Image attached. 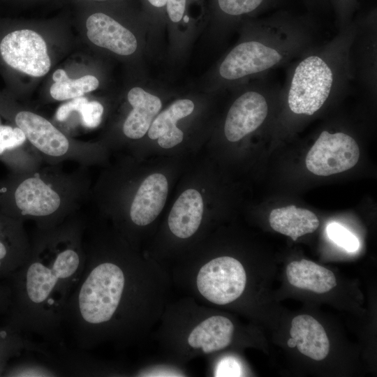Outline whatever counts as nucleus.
<instances>
[{
	"instance_id": "f257e3e1",
	"label": "nucleus",
	"mask_w": 377,
	"mask_h": 377,
	"mask_svg": "<svg viewBox=\"0 0 377 377\" xmlns=\"http://www.w3.org/2000/svg\"><path fill=\"white\" fill-rule=\"evenodd\" d=\"M79 235L76 228H65L36 241L27 260L6 280L11 303L3 325L61 346L64 309L86 260Z\"/></svg>"
},
{
	"instance_id": "f03ea898",
	"label": "nucleus",
	"mask_w": 377,
	"mask_h": 377,
	"mask_svg": "<svg viewBox=\"0 0 377 377\" xmlns=\"http://www.w3.org/2000/svg\"><path fill=\"white\" fill-rule=\"evenodd\" d=\"M105 258L98 251L86 253L82 277L64 312L63 325L80 350L125 332L131 295L130 267Z\"/></svg>"
},
{
	"instance_id": "7ed1b4c3",
	"label": "nucleus",
	"mask_w": 377,
	"mask_h": 377,
	"mask_svg": "<svg viewBox=\"0 0 377 377\" xmlns=\"http://www.w3.org/2000/svg\"><path fill=\"white\" fill-rule=\"evenodd\" d=\"M332 82V72L321 58L304 59L296 67L292 79L288 97L290 110L312 115L327 99Z\"/></svg>"
},
{
	"instance_id": "20e7f679",
	"label": "nucleus",
	"mask_w": 377,
	"mask_h": 377,
	"mask_svg": "<svg viewBox=\"0 0 377 377\" xmlns=\"http://www.w3.org/2000/svg\"><path fill=\"white\" fill-rule=\"evenodd\" d=\"M0 190L2 212L20 221V217H47L59 207V195L39 177H29L15 186Z\"/></svg>"
},
{
	"instance_id": "39448f33",
	"label": "nucleus",
	"mask_w": 377,
	"mask_h": 377,
	"mask_svg": "<svg viewBox=\"0 0 377 377\" xmlns=\"http://www.w3.org/2000/svg\"><path fill=\"white\" fill-rule=\"evenodd\" d=\"M246 275L242 263L230 256L212 259L199 270L196 279L200 293L208 301L225 305L243 293Z\"/></svg>"
},
{
	"instance_id": "423d86ee",
	"label": "nucleus",
	"mask_w": 377,
	"mask_h": 377,
	"mask_svg": "<svg viewBox=\"0 0 377 377\" xmlns=\"http://www.w3.org/2000/svg\"><path fill=\"white\" fill-rule=\"evenodd\" d=\"M359 147L343 133H321L306 157V166L312 173L329 176L352 168L358 161Z\"/></svg>"
},
{
	"instance_id": "0eeeda50",
	"label": "nucleus",
	"mask_w": 377,
	"mask_h": 377,
	"mask_svg": "<svg viewBox=\"0 0 377 377\" xmlns=\"http://www.w3.org/2000/svg\"><path fill=\"white\" fill-rule=\"evenodd\" d=\"M0 53L8 66L34 77L43 76L50 68L46 43L32 30H17L7 34L0 43Z\"/></svg>"
},
{
	"instance_id": "6e6552de",
	"label": "nucleus",
	"mask_w": 377,
	"mask_h": 377,
	"mask_svg": "<svg viewBox=\"0 0 377 377\" xmlns=\"http://www.w3.org/2000/svg\"><path fill=\"white\" fill-rule=\"evenodd\" d=\"M281 59L276 50L260 42H244L229 52L220 66L219 73L225 79L236 80L267 70Z\"/></svg>"
},
{
	"instance_id": "1a4fd4ad",
	"label": "nucleus",
	"mask_w": 377,
	"mask_h": 377,
	"mask_svg": "<svg viewBox=\"0 0 377 377\" xmlns=\"http://www.w3.org/2000/svg\"><path fill=\"white\" fill-rule=\"evenodd\" d=\"M267 103L260 94L248 91L240 96L230 107L224 126L230 142H237L257 129L265 119Z\"/></svg>"
},
{
	"instance_id": "9d476101",
	"label": "nucleus",
	"mask_w": 377,
	"mask_h": 377,
	"mask_svg": "<svg viewBox=\"0 0 377 377\" xmlns=\"http://www.w3.org/2000/svg\"><path fill=\"white\" fill-rule=\"evenodd\" d=\"M30 251L20 221L0 211V281L7 280L21 267Z\"/></svg>"
},
{
	"instance_id": "9b49d317",
	"label": "nucleus",
	"mask_w": 377,
	"mask_h": 377,
	"mask_svg": "<svg viewBox=\"0 0 377 377\" xmlns=\"http://www.w3.org/2000/svg\"><path fill=\"white\" fill-rule=\"evenodd\" d=\"M88 38L95 45L120 55H129L137 49L135 36L115 20L103 13H95L87 19Z\"/></svg>"
},
{
	"instance_id": "f8f14e48",
	"label": "nucleus",
	"mask_w": 377,
	"mask_h": 377,
	"mask_svg": "<svg viewBox=\"0 0 377 377\" xmlns=\"http://www.w3.org/2000/svg\"><path fill=\"white\" fill-rule=\"evenodd\" d=\"M15 122L27 139L44 154L59 156L68 151V139L44 117L29 111H21L15 115Z\"/></svg>"
},
{
	"instance_id": "ddd939ff",
	"label": "nucleus",
	"mask_w": 377,
	"mask_h": 377,
	"mask_svg": "<svg viewBox=\"0 0 377 377\" xmlns=\"http://www.w3.org/2000/svg\"><path fill=\"white\" fill-rule=\"evenodd\" d=\"M166 177L160 173L148 176L140 184L132 202L130 217L133 223L145 226L151 223L162 211L167 198Z\"/></svg>"
},
{
	"instance_id": "4468645a",
	"label": "nucleus",
	"mask_w": 377,
	"mask_h": 377,
	"mask_svg": "<svg viewBox=\"0 0 377 377\" xmlns=\"http://www.w3.org/2000/svg\"><path fill=\"white\" fill-rule=\"evenodd\" d=\"M290 348L297 347L303 355L316 361L325 358L330 351V341L322 325L309 315H299L291 322Z\"/></svg>"
},
{
	"instance_id": "2eb2a0df",
	"label": "nucleus",
	"mask_w": 377,
	"mask_h": 377,
	"mask_svg": "<svg viewBox=\"0 0 377 377\" xmlns=\"http://www.w3.org/2000/svg\"><path fill=\"white\" fill-rule=\"evenodd\" d=\"M203 200L193 188L184 191L175 201L168 216L170 231L177 237L188 238L198 229L203 214Z\"/></svg>"
},
{
	"instance_id": "dca6fc26",
	"label": "nucleus",
	"mask_w": 377,
	"mask_h": 377,
	"mask_svg": "<svg viewBox=\"0 0 377 377\" xmlns=\"http://www.w3.org/2000/svg\"><path fill=\"white\" fill-rule=\"evenodd\" d=\"M127 98L133 110L124 121L123 131L129 138L139 139L148 131L161 108V101L158 97L139 87L132 88Z\"/></svg>"
},
{
	"instance_id": "f3484780",
	"label": "nucleus",
	"mask_w": 377,
	"mask_h": 377,
	"mask_svg": "<svg viewBox=\"0 0 377 377\" xmlns=\"http://www.w3.org/2000/svg\"><path fill=\"white\" fill-rule=\"evenodd\" d=\"M194 110V103L189 99L175 101L166 110L161 112L152 121L148 136L151 140H158L162 148H172L183 140L184 133L176 124L178 120L188 116Z\"/></svg>"
},
{
	"instance_id": "a211bd4d",
	"label": "nucleus",
	"mask_w": 377,
	"mask_h": 377,
	"mask_svg": "<svg viewBox=\"0 0 377 377\" xmlns=\"http://www.w3.org/2000/svg\"><path fill=\"white\" fill-rule=\"evenodd\" d=\"M233 332L234 325L230 319L214 316L194 327L188 337V343L191 348H201L205 353H210L229 346Z\"/></svg>"
},
{
	"instance_id": "6ab92c4d",
	"label": "nucleus",
	"mask_w": 377,
	"mask_h": 377,
	"mask_svg": "<svg viewBox=\"0 0 377 377\" xmlns=\"http://www.w3.org/2000/svg\"><path fill=\"white\" fill-rule=\"evenodd\" d=\"M286 273L290 285L319 294L330 291L337 285L332 271L305 259L290 263Z\"/></svg>"
},
{
	"instance_id": "aec40b11",
	"label": "nucleus",
	"mask_w": 377,
	"mask_h": 377,
	"mask_svg": "<svg viewBox=\"0 0 377 377\" xmlns=\"http://www.w3.org/2000/svg\"><path fill=\"white\" fill-rule=\"evenodd\" d=\"M272 228L295 241L299 237L314 232L319 220L312 212L290 205L272 210L269 216Z\"/></svg>"
},
{
	"instance_id": "412c9836",
	"label": "nucleus",
	"mask_w": 377,
	"mask_h": 377,
	"mask_svg": "<svg viewBox=\"0 0 377 377\" xmlns=\"http://www.w3.org/2000/svg\"><path fill=\"white\" fill-rule=\"evenodd\" d=\"M54 83L50 87L52 97L57 101H64L80 97L98 88L99 82L93 75H84L77 79L69 78L65 71L57 70L52 75Z\"/></svg>"
},
{
	"instance_id": "4be33fe9",
	"label": "nucleus",
	"mask_w": 377,
	"mask_h": 377,
	"mask_svg": "<svg viewBox=\"0 0 377 377\" xmlns=\"http://www.w3.org/2000/svg\"><path fill=\"white\" fill-rule=\"evenodd\" d=\"M65 376L64 371L52 358L42 360L24 358L9 362L3 376L5 377H55Z\"/></svg>"
},
{
	"instance_id": "5701e85b",
	"label": "nucleus",
	"mask_w": 377,
	"mask_h": 377,
	"mask_svg": "<svg viewBox=\"0 0 377 377\" xmlns=\"http://www.w3.org/2000/svg\"><path fill=\"white\" fill-rule=\"evenodd\" d=\"M46 346L45 343L31 341L6 325L0 326V357L8 356L13 360L23 352L45 354L47 351Z\"/></svg>"
},
{
	"instance_id": "b1692460",
	"label": "nucleus",
	"mask_w": 377,
	"mask_h": 377,
	"mask_svg": "<svg viewBox=\"0 0 377 377\" xmlns=\"http://www.w3.org/2000/svg\"><path fill=\"white\" fill-rule=\"evenodd\" d=\"M327 234L337 245L348 252H355L360 246L358 239L342 225L332 222L327 225Z\"/></svg>"
},
{
	"instance_id": "393cba45",
	"label": "nucleus",
	"mask_w": 377,
	"mask_h": 377,
	"mask_svg": "<svg viewBox=\"0 0 377 377\" xmlns=\"http://www.w3.org/2000/svg\"><path fill=\"white\" fill-rule=\"evenodd\" d=\"M263 0H218L219 7L227 14L238 15L251 12Z\"/></svg>"
},
{
	"instance_id": "a878e982",
	"label": "nucleus",
	"mask_w": 377,
	"mask_h": 377,
	"mask_svg": "<svg viewBox=\"0 0 377 377\" xmlns=\"http://www.w3.org/2000/svg\"><path fill=\"white\" fill-rule=\"evenodd\" d=\"M79 112L82 124L87 128H94L101 121L103 107L98 101H87L82 105Z\"/></svg>"
},
{
	"instance_id": "bb28decb",
	"label": "nucleus",
	"mask_w": 377,
	"mask_h": 377,
	"mask_svg": "<svg viewBox=\"0 0 377 377\" xmlns=\"http://www.w3.org/2000/svg\"><path fill=\"white\" fill-rule=\"evenodd\" d=\"M216 376H239L242 370L239 364L233 358L228 357L222 360L217 366L215 374Z\"/></svg>"
},
{
	"instance_id": "cd10ccee",
	"label": "nucleus",
	"mask_w": 377,
	"mask_h": 377,
	"mask_svg": "<svg viewBox=\"0 0 377 377\" xmlns=\"http://www.w3.org/2000/svg\"><path fill=\"white\" fill-rule=\"evenodd\" d=\"M87 101L86 98L80 96L73 98L71 101L61 105L57 110V119L60 121L66 120L73 111L79 112L82 105Z\"/></svg>"
},
{
	"instance_id": "c85d7f7f",
	"label": "nucleus",
	"mask_w": 377,
	"mask_h": 377,
	"mask_svg": "<svg viewBox=\"0 0 377 377\" xmlns=\"http://www.w3.org/2000/svg\"><path fill=\"white\" fill-rule=\"evenodd\" d=\"M185 5L186 0H167L166 10L172 22H178L182 19Z\"/></svg>"
},
{
	"instance_id": "c756f323",
	"label": "nucleus",
	"mask_w": 377,
	"mask_h": 377,
	"mask_svg": "<svg viewBox=\"0 0 377 377\" xmlns=\"http://www.w3.org/2000/svg\"><path fill=\"white\" fill-rule=\"evenodd\" d=\"M11 303V291L8 283L0 281V317L6 316Z\"/></svg>"
},
{
	"instance_id": "7c9ffc66",
	"label": "nucleus",
	"mask_w": 377,
	"mask_h": 377,
	"mask_svg": "<svg viewBox=\"0 0 377 377\" xmlns=\"http://www.w3.org/2000/svg\"><path fill=\"white\" fill-rule=\"evenodd\" d=\"M12 360V358L8 356L0 357V376H3L6 368Z\"/></svg>"
},
{
	"instance_id": "2f4dec72",
	"label": "nucleus",
	"mask_w": 377,
	"mask_h": 377,
	"mask_svg": "<svg viewBox=\"0 0 377 377\" xmlns=\"http://www.w3.org/2000/svg\"><path fill=\"white\" fill-rule=\"evenodd\" d=\"M148 1L151 5L156 7H163L167 3V0H148Z\"/></svg>"
},
{
	"instance_id": "473e14b6",
	"label": "nucleus",
	"mask_w": 377,
	"mask_h": 377,
	"mask_svg": "<svg viewBox=\"0 0 377 377\" xmlns=\"http://www.w3.org/2000/svg\"><path fill=\"white\" fill-rule=\"evenodd\" d=\"M183 20L185 23H187L189 21V17L188 15H184Z\"/></svg>"
},
{
	"instance_id": "72a5a7b5",
	"label": "nucleus",
	"mask_w": 377,
	"mask_h": 377,
	"mask_svg": "<svg viewBox=\"0 0 377 377\" xmlns=\"http://www.w3.org/2000/svg\"><path fill=\"white\" fill-rule=\"evenodd\" d=\"M94 1H105V0H94Z\"/></svg>"
}]
</instances>
